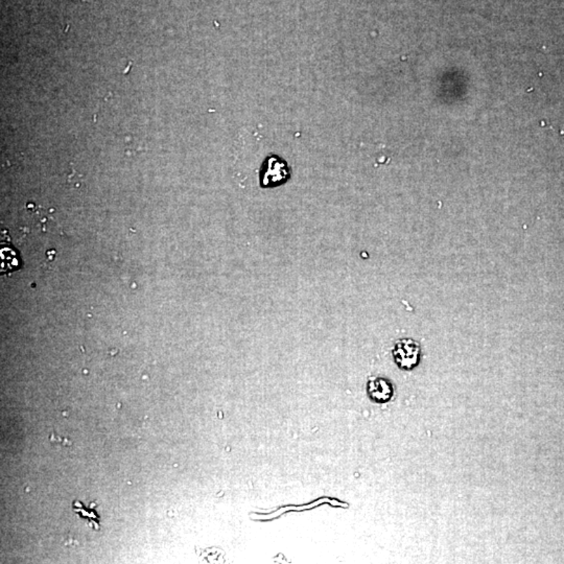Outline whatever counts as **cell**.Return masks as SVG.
Returning <instances> with one entry per match:
<instances>
[{
  "label": "cell",
  "instance_id": "obj_1",
  "mask_svg": "<svg viewBox=\"0 0 564 564\" xmlns=\"http://www.w3.org/2000/svg\"><path fill=\"white\" fill-rule=\"evenodd\" d=\"M421 354V345L414 340H399L394 346V359L402 369L411 370L416 367L419 364Z\"/></svg>",
  "mask_w": 564,
  "mask_h": 564
},
{
  "label": "cell",
  "instance_id": "obj_2",
  "mask_svg": "<svg viewBox=\"0 0 564 564\" xmlns=\"http://www.w3.org/2000/svg\"><path fill=\"white\" fill-rule=\"evenodd\" d=\"M368 395L373 402L384 404L393 397L394 390L391 383L383 378H370L367 387Z\"/></svg>",
  "mask_w": 564,
  "mask_h": 564
}]
</instances>
